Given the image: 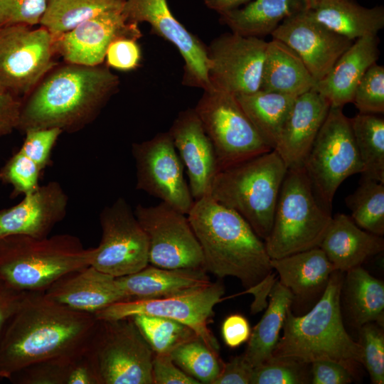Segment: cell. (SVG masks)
Masks as SVG:
<instances>
[{"label": "cell", "instance_id": "26", "mask_svg": "<svg viewBox=\"0 0 384 384\" xmlns=\"http://www.w3.org/2000/svg\"><path fill=\"white\" fill-rule=\"evenodd\" d=\"M129 299L164 298L210 282L207 272L201 269H166L147 265L141 270L117 277Z\"/></svg>", "mask_w": 384, "mask_h": 384}, {"label": "cell", "instance_id": "1", "mask_svg": "<svg viewBox=\"0 0 384 384\" xmlns=\"http://www.w3.org/2000/svg\"><path fill=\"white\" fill-rule=\"evenodd\" d=\"M97 321L43 292H28L0 338V372L11 376L42 361L85 352Z\"/></svg>", "mask_w": 384, "mask_h": 384}, {"label": "cell", "instance_id": "2", "mask_svg": "<svg viewBox=\"0 0 384 384\" xmlns=\"http://www.w3.org/2000/svg\"><path fill=\"white\" fill-rule=\"evenodd\" d=\"M187 216L207 272L219 278L236 277L246 289L273 272L264 240L242 217L210 195L195 200Z\"/></svg>", "mask_w": 384, "mask_h": 384}, {"label": "cell", "instance_id": "45", "mask_svg": "<svg viewBox=\"0 0 384 384\" xmlns=\"http://www.w3.org/2000/svg\"><path fill=\"white\" fill-rule=\"evenodd\" d=\"M63 131L58 128L29 129L20 149L43 170L49 163L51 150Z\"/></svg>", "mask_w": 384, "mask_h": 384}, {"label": "cell", "instance_id": "43", "mask_svg": "<svg viewBox=\"0 0 384 384\" xmlns=\"http://www.w3.org/2000/svg\"><path fill=\"white\" fill-rule=\"evenodd\" d=\"M41 169L21 151L16 153L0 171V178L10 183L14 192L24 195L38 186Z\"/></svg>", "mask_w": 384, "mask_h": 384}, {"label": "cell", "instance_id": "7", "mask_svg": "<svg viewBox=\"0 0 384 384\" xmlns=\"http://www.w3.org/2000/svg\"><path fill=\"white\" fill-rule=\"evenodd\" d=\"M331 218V212L316 199L303 167L287 170L264 240L270 259L319 247Z\"/></svg>", "mask_w": 384, "mask_h": 384}, {"label": "cell", "instance_id": "32", "mask_svg": "<svg viewBox=\"0 0 384 384\" xmlns=\"http://www.w3.org/2000/svg\"><path fill=\"white\" fill-rule=\"evenodd\" d=\"M9 379L16 384H99L85 351L31 364Z\"/></svg>", "mask_w": 384, "mask_h": 384}, {"label": "cell", "instance_id": "11", "mask_svg": "<svg viewBox=\"0 0 384 384\" xmlns=\"http://www.w3.org/2000/svg\"><path fill=\"white\" fill-rule=\"evenodd\" d=\"M54 42L43 26H0V89L16 97L30 92L55 65Z\"/></svg>", "mask_w": 384, "mask_h": 384}, {"label": "cell", "instance_id": "15", "mask_svg": "<svg viewBox=\"0 0 384 384\" xmlns=\"http://www.w3.org/2000/svg\"><path fill=\"white\" fill-rule=\"evenodd\" d=\"M132 153L136 166V188L187 215L194 199L169 132L134 143Z\"/></svg>", "mask_w": 384, "mask_h": 384}, {"label": "cell", "instance_id": "23", "mask_svg": "<svg viewBox=\"0 0 384 384\" xmlns=\"http://www.w3.org/2000/svg\"><path fill=\"white\" fill-rule=\"evenodd\" d=\"M43 293L54 302L92 314L112 304L129 299L121 289L117 277L92 265L63 276Z\"/></svg>", "mask_w": 384, "mask_h": 384}, {"label": "cell", "instance_id": "18", "mask_svg": "<svg viewBox=\"0 0 384 384\" xmlns=\"http://www.w3.org/2000/svg\"><path fill=\"white\" fill-rule=\"evenodd\" d=\"M270 35L298 54L316 82L353 42L316 21L309 9L287 18Z\"/></svg>", "mask_w": 384, "mask_h": 384}, {"label": "cell", "instance_id": "22", "mask_svg": "<svg viewBox=\"0 0 384 384\" xmlns=\"http://www.w3.org/2000/svg\"><path fill=\"white\" fill-rule=\"evenodd\" d=\"M330 107L314 88L296 97L274 149L287 170L303 167Z\"/></svg>", "mask_w": 384, "mask_h": 384}, {"label": "cell", "instance_id": "29", "mask_svg": "<svg viewBox=\"0 0 384 384\" xmlns=\"http://www.w3.org/2000/svg\"><path fill=\"white\" fill-rule=\"evenodd\" d=\"M316 81L298 54L283 42H267L260 90L297 97Z\"/></svg>", "mask_w": 384, "mask_h": 384}, {"label": "cell", "instance_id": "31", "mask_svg": "<svg viewBox=\"0 0 384 384\" xmlns=\"http://www.w3.org/2000/svg\"><path fill=\"white\" fill-rule=\"evenodd\" d=\"M269 297L266 311L251 331L247 346L242 354L252 368L272 358L280 338L287 312L294 302L291 292L279 280L273 285Z\"/></svg>", "mask_w": 384, "mask_h": 384}, {"label": "cell", "instance_id": "9", "mask_svg": "<svg viewBox=\"0 0 384 384\" xmlns=\"http://www.w3.org/2000/svg\"><path fill=\"white\" fill-rule=\"evenodd\" d=\"M303 169L316 199L330 212L339 186L348 177L361 174L350 119L341 107H330Z\"/></svg>", "mask_w": 384, "mask_h": 384}, {"label": "cell", "instance_id": "17", "mask_svg": "<svg viewBox=\"0 0 384 384\" xmlns=\"http://www.w3.org/2000/svg\"><path fill=\"white\" fill-rule=\"evenodd\" d=\"M122 14L127 20L148 23L152 33L171 43L184 60L183 84L210 89L207 75V46L173 15L167 0H125Z\"/></svg>", "mask_w": 384, "mask_h": 384}, {"label": "cell", "instance_id": "52", "mask_svg": "<svg viewBox=\"0 0 384 384\" xmlns=\"http://www.w3.org/2000/svg\"><path fill=\"white\" fill-rule=\"evenodd\" d=\"M28 293L16 290L0 279V338L8 321L19 309Z\"/></svg>", "mask_w": 384, "mask_h": 384}, {"label": "cell", "instance_id": "20", "mask_svg": "<svg viewBox=\"0 0 384 384\" xmlns=\"http://www.w3.org/2000/svg\"><path fill=\"white\" fill-rule=\"evenodd\" d=\"M68 206V196L58 182L39 186L18 204L0 210V238L18 235L46 238L66 216Z\"/></svg>", "mask_w": 384, "mask_h": 384}, {"label": "cell", "instance_id": "54", "mask_svg": "<svg viewBox=\"0 0 384 384\" xmlns=\"http://www.w3.org/2000/svg\"><path fill=\"white\" fill-rule=\"evenodd\" d=\"M204 4L219 14L246 4L252 0H203Z\"/></svg>", "mask_w": 384, "mask_h": 384}, {"label": "cell", "instance_id": "6", "mask_svg": "<svg viewBox=\"0 0 384 384\" xmlns=\"http://www.w3.org/2000/svg\"><path fill=\"white\" fill-rule=\"evenodd\" d=\"M287 171L284 163L273 149L220 170L210 195L238 213L265 240L272 226Z\"/></svg>", "mask_w": 384, "mask_h": 384}, {"label": "cell", "instance_id": "24", "mask_svg": "<svg viewBox=\"0 0 384 384\" xmlns=\"http://www.w3.org/2000/svg\"><path fill=\"white\" fill-rule=\"evenodd\" d=\"M377 36L355 40L314 89L324 96L331 107L342 108L353 102L356 87L367 70L379 57Z\"/></svg>", "mask_w": 384, "mask_h": 384}, {"label": "cell", "instance_id": "37", "mask_svg": "<svg viewBox=\"0 0 384 384\" xmlns=\"http://www.w3.org/2000/svg\"><path fill=\"white\" fill-rule=\"evenodd\" d=\"M351 218L361 228L373 234H384V183L362 177L357 188L346 196Z\"/></svg>", "mask_w": 384, "mask_h": 384}, {"label": "cell", "instance_id": "19", "mask_svg": "<svg viewBox=\"0 0 384 384\" xmlns=\"http://www.w3.org/2000/svg\"><path fill=\"white\" fill-rule=\"evenodd\" d=\"M140 37L138 24L128 21L122 10H115L99 14L54 36V45L68 63L96 66L104 61L109 46L116 39Z\"/></svg>", "mask_w": 384, "mask_h": 384}, {"label": "cell", "instance_id": "21", "mask_svg": "<svg viewBox=\"0 0 384 384\" xmlns=\"http://www.w3.org/2000/svg\"><path fill=\"white\" fill-rule=\"evenodd\" d=\"M168 132L186 169L193 198L210 195L218 164L213 146L194 108L180 112Z\"/></svg>", "mask_w": 384, "mask_h": 384}, {"label": "cell", "instance_id": "50", "mask_svg": "<svg viewBox=\"0 0 384 384\" xmlns=\"http://www.w3.org/2000/svg\"><path fill=\"white\" fill-rule=\"evenodd\" d=\"M221 333L226 346L235 348L248 341L251 329L248 321L241 314L226 317L222 324Z\"/></svg>", "mask_w": 384, "mask_h": 384}, {"label": "cell", "instance_id": "53", "mask_svg": "<svg viewBox=\"0 0 384 384\" xmlns=\"http://www.w3.org/2000/svg\"><path fill=\"white\" fill-rule=\"evenodd\" d=\"M275 272H272L257 285L246 289L244 293H252L255 296V300L251 305L252 314L257 313L267 307L268 302H266L271 289L277 281Z\"/></svg>", "mask_w": 384, "mask_h": 384}, {"label": "cell", "instance_id": "8", "mask_svg": "<svg viewBox=\"0 0 384 384\" xmlns=\"http://www.w3.org/2000/svg\"><path fill=\"white\" fill-rule=\"evenodd\" d=\"M85 354L99 384H153L154 353L132 318L98 320Z\"/></svg>", "mask_w": 384, "mask_h": 384}, {"label": "cell", "instance_id": "44", "mask_svg": "<svg viewBox=\"0 0 384 384\" xmlns=\"http://www.w3.org/2000/svg\"><path fill=\"white\" fill-rule=\"evenodd\" d=\"M48 0H0V26L40 23Z\"/></svg>", "mask_w": 384, "mask_h": 384}, {"label": "cell", "instance_id": "16", "mask_svg": "<svg viewBox=\"0 0 384 384\" xmlns=\"http://www.w3.org/2000/svg\"><path fill=\"white\" fill-rule=\"evenodd\" d=\"M267 42L235 33L215 38L206 48L210 88L234 95L260 90Z\"/></svg>", "mask_w": 384, "mask_h": 384}, {"label": "cell", "instance_id": "38", "mask_svg": "<svg viewBox=\"0 0 384 384\" xmlns=\"http://www.w3.org/2000/svg\"><path fill=\"white\" fill-rule=\"evenodd\" d=\"M130 318L154 354H171L181 344L198 336L188 326L171 319L148 314Z\"/></svg>", "mask_w": 384, "mask_h": 384}, {"label": "cell", "instance_id": "33", "mask_svg": "<svg viewBox=\"0 0 384 384\" xmlns=\"http://www.w3.org/2000/svg\"><path fill=\"white\" fill-rule=\"evenodd\" d=\"M343 281L345 305L353 326L370 322L383 324L384 283L358 266L348 270Z\"/></svg>", "mask_w": 384, "mask_h": 384}, {"label": "cell", "instance_id": "14", "mask_svg": "<svg viewBox=\"0 0 384 384\" xmlns=\"http://www.w3.org/2000/svg\"><path fill=\"white\" fill-rule=\"evenodd\" d=\"M102 238L93 247L90 265L114 277L135 273L148 264V240L134 210L124 198L100 214Z\"/></svg>", "mask_w": 384, "mask_h": 384}, {"label": "cell", "instance_id": "46", "mask_svg": "<svg viewBox=\"0 0 384 384\" xmlns=\"http://www.w3.org/2000/svg\"><path fill=\"white\" fill-rule=\"evenodd\" d=\"M137 41L133 38H120L112 42L105 56L107 64L124 71L136 68L142 59L141 49Z\"/></svg>", "mask_w": 384, "mask_h": 384}, {"label": "cell", "instance_id": "42", "mask_svg": "<svg viewBox=\"0 0 384 384\" xmlns=\"http://www.w3.org/2000/svg\"><path fill=\"white\" fill-rule=\"evenodd\" d=\"M360 113L384 112V67L376 63L366 72L354 93L353 102Z\"/></svg>", "mask_w": 384, "mask_h": 384}, {"label": "cell", "instance_id": "34", "mask_svg": "<svg viewBox=\"0 0 384 384\" xmlns=\"http://www.w3.org/2000/svg\"><path fill=\"white\" fill-rule=\"evenodd\" d=\"M235 96L260 137L274 149L296 97L261 90Z\"/></svg>", "mask_w": 384, "mask_h": 384}, {"label": "cell", "instance_id": "48", "mask_svg": "<svg viewBox=\"0 0 384 384\" xmlns=\"http://www.w3.org/2000/svg\"><path fill=\"white\" fill-rule=\"evenodd\" d=\"M310 365L313 384H348L353 380L350 369L337 361L320 359Z\"/></svg>", "mask_w": 384, "mask_h": 384}, {"label": "cell", "instance_id": "5", "mask_svg": "<svg viewBox=\"0 0 384 384\" xmlns=\"http://www.w3.org/2000/svg\"><path fill=\"white\" fill-rule=\"evenodd\" d=\"M92 248L70 234L0 238V279L21 292H44L63 276L90 265Z\"/></svg>", "mask_w": 384, "mask_h": 384}, {"label": "cell", "instance_id": "12", "mask_svg": "<svg viewBox=\"0 0 384 384\" xmlns=\"http://www.w3.org/2000/svg\"><path fill=\"white\" fill-rule=\"evenodd\" d=\"M225 293L223 285L209 284L172 296L151 299H128L112 304L94 315L97 320H117L136 314H148L171 319L191 328L213 350L218 352L219 345L208 324L214 306Z\"/></svg>", "mask_w": 384, "mask_h": 384}, {"label": "cell", "instance_id": "13", "mask_svg": "<svg viewBox=\"0 0 384 384\" xmlns=\"http://www.w3.org/2000/svg\"><path fill=\"white\" fill-rule=\"evenodd\" d=\"M134 213L147 238L149 264L206 270L201 245L186 214L161 201L153 206L138 204Z\"/></svg>", "mask_w": 384, "mask_h": 384}, {"label": "cell", "instance_id": "41", "mask_svg": "<svg viewBox=\"0 0 384 384\" xmlns=\"http://www.w3.org/2000/svg\"><path fill=\"white\" fill-rule=\"evenodd\" d=\"M362 364L370 375L372 383H384V334L374 322L367 323L360 328Z\"/></svg>", "mask_w": 384, "mask_h": 384}, {"label": "cell", "instance_id": "49", "mask_svg": "<svg viewBox=\"0 0 384 384\" xmlns=\"http://www.w3.org/2000/svg\"><path fill=\"white\" fill-rule=\"evenodd\" d=\"M252 370L242 355L235 356L223 363L213 384H250Z\"/></svg>", "mask_w": 384, "mask_h": 384}, {"label": "cell", "instance_id": "30", "mask_svg": "<svg viewBox=\"0 0 384 384\" xmlns=\"http://www.w3.org/2000/svg\"><path fill=\"white\" fill-rule=\"evenodd\" d=\"M311 0H252L220 14V21L233 33L261 38L271 34L287 18L309 10Z\"/></svg>", "mask_w": 384, "mask_h": 384}, {"label": "cell", "instance_id": "28", "mask_svg": "<svg viewBox=\"0 0 384 384\" xmlns=\"http://www.w3.org/2000/svg\"><path fill=\"white\" fill-rule=\"evenodd\" d=\"M309 11L319 22L351 41L377 36L384 27V7L371 8L355 0H311Z\"/></svg>", "mask_w": 384, "mask_h": 384}, {"label": "cell", "instance_id": "4", "mask_svg": "<svg viewBox=\"0 0 384 384\" xmlns=\"http://www.w3.org/2000/svg\"><path fill=\"white\" fill-rule=\"evenodd\" d=\"M343 273L332 272L321 297L306 314L295 316L291 308L288 309L273 357L291 358L307 364L328 359L348 368L353 363L362 364L361 346L349 336L343 322Z\"/></svg>", "mask_w": 384, "mask_h": 384}, {"label": "cell", "instance_id": "51", "mask_svg": "<svg viewBox=\"0 0 384 384\" xmlns=\"http://www.w3.org/2000/svg\"><path fill=\"white\" fill-rule=\"evenodd\" d=\"M21 107L16 97L0 89V137L18 128Z\"/></svg>", "mask_w": 384, "mask_h": 384}, {"label": "cell", "instance_id": "10", "mask_svg": "<svg viewBox=\"0 0 384 384\" xmlns=\"http://www.w3.org/2000/svg\"><path fill=\"white\" fill-rule=\"evenodd\" d=\"M194 110L213 146L218 171L273 150L260 137L235 95L205 90Z\"/></svg>", "mask_w": 384, "mask_h": 384}, {"label": "cell", "instance_id": "47", "mask_svg": "<svg viewBox=\"0 0 384 384\" xmlns=\"http://www.w3.org/2000/svg\"><path fill=\"white\" fill-rule=\"evenodd\" d=\"M153 384H199L174 362L171 354H154L152 362Z\"/></svg>", "mask_w": 384, "mask_h": 384}, {"label": "cell", "instance_id": "27", "mask_svg": "<svg viewBox=\"0 0 384 384\" xmlns=\"http://www.w3.org/2000/svg\"><path fill=\"white\" fill-rule=\"evenodd\" d=\"M279 282L295 299H307L322 294L334 270L320 247H314L279 259H271Z\"/></svg>", "mask_w": 384, "mask_h": 384}, {"label": "cell", "instance_id": "39", "mask_svg": "<svg viewBox=\"0 0 384 384\" xmlns=\"http://www.w3.org/2000/svg\"><path fill=\"white\" fill-rule=\"evenodd\" d=\"M171 356L177 366L200 383L213 384L223 364L218 352L199 336L178 346Z\"/></svg>", "mask_w": 384, "mask_h": 384}, {"label": "cell", "instance_id": "55", "mask_svg": "<svg viewBox=\"0 0 384 384\" xmlns=\"http://www.w3.org/2000/svg\"><path fill=\"white\" fill-rule=\"evenodd\" d=\"M10 375L4 372H0V378H7L9 379Z\"/></svg>", "mask_w": 384, "mask_h": 384}, {"label": "cell", "instance_id": "25", "mask_svg": "<svg viewBox=\"0 0 384 384\" xmlns=\"http://www.w3.org/2000/svg\"><path fill=\"white\" fill-rule=\"evenodd\" d=\"M334 270L346 272L383 251L384 240L358 227L344 213L332 216L319 247Z\"/></svg>", "mask_w": 384, "mask_h": 384}, {"label": "cell", "instance_id": "3", "mask_svg": "<svg viewBox=\"0 0 384 384\" xmlns=\"http://www.w3.org/2000/svg\"><path fill=\"white\" fill-rule=\"evenodd\" d=\"M119 84L105 66L70 64L49 75L22 105L18 128L72 132L92 120Z\"/></svg>", "mask_w": 384, "mask_h": 384}, {"label": "cell", "instance_id": "36", "mask_svg": "<svg viewBox=\"0 0 384 384\" xmlns=\"http://www.w3.org/2000/svg\"><path fill=\"white\" fill-rule=\"evenodd\" d=\"M125 0H48L40 23L53 36L105 12L122 10Z\"/></svg>", "mask_w": 384, "mask_h": 384}, {"label": "cell", "instance_id": "40", "mask_svg": "<svg viewBox=\"0 0 384 384\" xmlns=\"http://www.w3.org/2000/svg\"><path fill=\"white\" fill-rule=\"evenodd\" d=\"M287 357H272L253 368L250 384H304L311 381L308 366Z\"/></svg>", "mask_w": 384, "mask_h": 384}, {"label": "cell", "instance_id": "35", "mask_svg": "<svg viewBox=\"0 0 384 384\" xmlns=\"http://www.w3.org/2000/svg\"><path fill=\"white\" fill-rule=\"evenodd\" d=\"M349 119L363 165L361 176L384 183L383 117L359 112Z\"/></svg>", "mask_w": 384, "mask_h": 384}]
</instances>
